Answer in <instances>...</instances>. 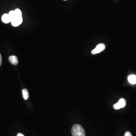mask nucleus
<instances>
[{
  "label": "nucleus",
  "mask_w": 136,
  "mask_h": 136,
  "mask_svg": "<svg viewBox=\"0 0 136 136\" xmlns=\"http://www.w3.org/2000/svg\"><path fill=\"white\" fill-rule=\"evenodd\" d=\"M73 136H85V133L83 127L80 124H75L72 128Z\"/></svg>",
  "instance_id": "nucleus-1"
},
{
  "label": "nucleus",
  "mask_w": 136,
  "mask_h": 136,
  "mask_svg": "<svg viewBox=\"0 0 136 136\" xmlns=\"http://www.w3.org/2000/svg\"><path fill=\"white\" fill-rule=\"evenodd\" d=\"M126 104V101L124 98H121L119 100V101L116 104H114L113 105L114 109L116 110H118L121 108H123L125 107Z\"/></svg>",
  "instance_id": "nucleus-2"
},
{
  "label": "nucleus",
  "mask_w": 136,
  "mask_h": 136,
  "mask_svg": "<svg viewBox=\"0 0 136 136\" xmlns=\"http://www.w3.org/2000/svg\"><path fill=\"white\" fill-rule=\"evenodd\" d=\"M105 48V47L104 44L103 43H100L97 46L95 49L92 51V53L93 55H95V54L100 53L101 52L104 51Z\"/></svg>",
  "instance_id": "nucleus-3"
},
{
  "label": "nucleus",
  "mask_w": 136,
  "mask_h": 136,
  "mask_svg": "<svg viewBox=\"0 0 136 136\" xmlns=\"http://www.w3.org/2000/svg\"><path fill=\"white\" fill-rule=\"evenodd\" d=\"M23 19L22 17H16V18L11 21V24L14 27H17L22 22Z\"/></svg>",
  "instance_id": "nucleus-4"
},
{
  "label": "nucleus",
  "mask_w": 136,
  "mask_h": 136,
  "mask_svg": "<svg viewBox=\"0 0 136 136\" xmlns=\"http://www.w3.org/2000/svg\"><path fill=\"white\" fill-rule=\"evenodd\" d=\"M9 61L12 64L14 65H16L18 63V60L17 56H11L9 57Z\"/></svg>",
  "instance_id": "nucleus-5"
},
{
  "label": "nucleus",
  "mask_w": 136,
  "mask_h": 136,
  "mask_svg": "<svg viewBox=\"0 0 136 136\" xmlns=\"http://www.w3.org/2000/svg\"><path fill=\"white\" fill-rule=\"evenodd\" d=\"M2 20L3 22L5 24H8L11 22L10 16L8 14H5L2 16Z\"/></svg>",
  "instance_id": "nucleus-6"
},
{
  "label": "nucleus",
  "mask_w": 136,
  "mask_h": 136,
  "mask_svg": "<svg viewBox=\"0 0 136 136\" xmlns=\"http://www.w3.org/2000/svg\"><path fill=\"white\" fill-rule=\"evenodd\" d=\"M128 80L129 82L131 84H136V76L131 75L128 77Z\"/></svg>",
  "instance_id": "nucleus-7"
},
{
  "label": "nucleus",
  "mask_w": 136,
  "mask_h": 136,
  "mask_svg": "<svg viewBox=\"0 0 136 136\" xmlns=\"http://www.w3.org/2000/svg\"><path fill=\"white\" fill-rule=\"evenodd\" d=\"M22 94L24 99L25 100H28V98H29V95L28 90L27 89H25V88L23 89L22 90Z\"/></svg>",
  "instance_id": "nucleus-8"
},
{
  "label": "nucleus",
  "mask_w": 136,
  "mask_h": 136,
  "mask_svg": "<svg viewBox=\"0 0 136 136\" xmlns=\"http://www.w3.org/2000/svg\"><path fill=\"white\" fill-rule=\"evenodd\" d=\"M8 14H9V16H10V18L11 21L16 18V14H15V11H10Z\"/></svg>",
  "instance_id": "nucleus-9"
},
{
  "label": "nucleus",
  "mask_w": 136,
  "mask_h": 136,
  "mask_svg": "<svg viewBox=\"0 0 136 136\" xmlns=\"http://www.w3.org/2000/svg\"><path fill=\"white\" fill-rule=\"evenodd\" d=\"M14 11H15L16 17H22V12L19 9L17 8V9H16Z\"/></svg>",
  "instance_id": "nucleus-10"
},
{
  "label": "nucleus",
  "mask_w": 136,
  "mask_h": 136,
  "mask_svg": "<svg viewBox=\"0 0 136 136\" xmlns=\"http://www.w3.org/2000/svg\"><path fill=\"white\" fill-rule=\"evenodd\" d=\"M124 136H132L130 132L127 131L125 133Z\"/></svg>",
  "instance_id": "nucleus-11"
},
{
  "label": "nucleus",
  "mask_w": 136,
  "mask_h": 136,
  "mask_svg": "<svg viewBox=\"0 0 136 136\" xmlns=\"http://www.w3.org/2000/svg\"><path fill=\"white\" fill-rule=\"evenodd\" d=\"M2 57L1 55L0 54V66L2 64Z\"/></svg>",
  "instance_id": "nucleus-12"
},
{
  "label": "nucleus",
  "mask_w": 136,
  "mask_h": 136,
  "mask_svg": "<svg viewBox=\"0 0 136 136\" xmlns=\"http://www.w3.org/2000/svg\"><path fill=\"white\" fill-rule=\"evenodd\" d=\"M17 136H25L23 134L21 133H18L17 135Z\"/></svg>",
  "instance_id": "nucleus-13"
},
{
  "label": "nucleus",
  "mask_w": 136,
  "mask_h": 136,
  "mask_svg": "<svg viewBox=\"0 0 136 136\" xmlns=\"http://www.w3.org/2000/svg\"><path fill=\"white\" fill-rule=\"evenodd\" d=\"M63 1H67V0H63Z\"/></svg>",
  "instance_id": "nucleus-14"
}]
</instances>
